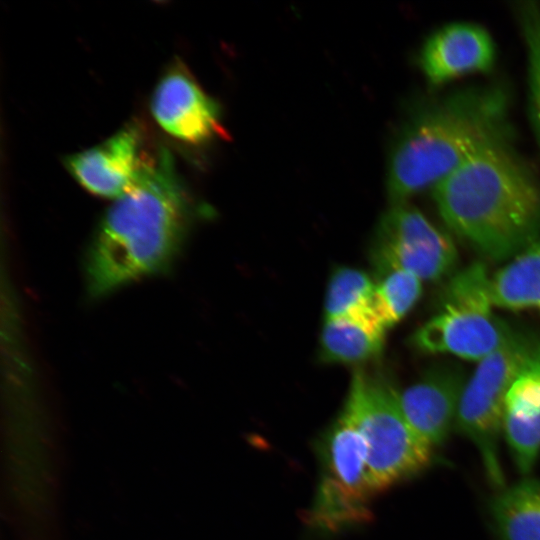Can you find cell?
I'll return each instance as SVG.
<instances>
[{
  "label": "cell",
  "instance_id": "13",
  "mask_svg": "<svg viewBox=\"0 0 540 540\" xmlns=\"http://www.w3.org/2000/svg\"><path fill=\"white\" fill-rule=\"evenodd\" d=\"M315 449L320 479L368 501L376 494L369 479L364 441L344 414L321 434Z\"/></svg>",
  "mask_w": 540,
  "mask_h": 540
},
{
  "label": "cell",
  "instance_id": "9",
  "mask_svg": "<svg viewBox=\"0 0 540 540\" xmlns=\"http://www.w3.org/2000/svg\"><path fill=\"white\" fill-rule=\"evenodd\" d=\"M467 379L459 365L438 363L426 369L416 382L399 391L406 419L433 449L442 445L455 427Z\"/></svg>",
  "mask_w": 540,
  "mask_h": 540
},
{
  "label": "cell",
  "instance_id": "10",
  "mask_svg": "<svg viewBox=\"0 0 540 540\" xmlns=\"http://www.w3.org/2000/svg\"><path fill=\"white\" fill-rule=\"evenodd\" d=\"M496 57L495 41L485 27L457 21L439 27L427 37L419 64L426 80L441 86L462 76L489 72Z\"/></svg>",
  "mask_w": 540,
  "mask_h": 540
},
{
  "label": "cell",
  "instance_id": "15",
  "mask_svg": "<svg viewBox=\"0 0 540 540\" xmlns=\"http://www.w3.org/2000/svg\"><path fill=\"white\" fill-rule=\"evenodd\" d=\"M488 514L497 540H540V480L499 489L489 500Z\"/></svg>",
  "mask_w": 540,
  "mask_h": 540
},
{
  "label": "cell",
  "instance_id": "11",
  "mask_svg": "<svg viewBox=\"0 0 540 540\" xmlns=\"http://www.w3.org/2000/svg\"><path fill=\"white\" fill-rule=\"evenodd\" d=\"M140 144L137 127L129 124L105 141L69 155L65 165L87 191L116 199L132 186L147 161Z\"/></svg>",
  "mask_w": 540,
  "mask_h": 540
},
{
  "label": "cell",
  "instance_id": "18",
  "mask_svg": "<svg viewBox=\"0 0 540 540\" xmlns=\"http://www.w3.org/2000/svg\"><path fill=\"white\" fill-rule=\"evenodd\" d=\"M370 501L320 479L305 522L319 533L332 534L371 520Z\"/></svg>",
  "mask_w": 540,
  "mask_h": 540
},
{
  "label": "cell",
  "instance_id": "7",
  "mask_svg": "<svg viewBox=\"0 0 540 540\" xmlns=\"http://www.w3.org/2000/svg\"><path fill=\"white\" fill-rule=\"evenodd\" d=\"M371 258L378 274L404 271L422 282H438L456 272L459 255L450 234L408 202L392 204L381 217Z\"/></svg>",
  "mask_w": 540,
  "mask_h": 540
},
{
  "label": "cell",
  "instance_id": "12",
  "mask_svg": "<svg viewBox=\"0 0 540 540\" xmlns=\"http://www.w3.org/2000/svg\"><path fill=\"white\" fill-rule=\"evenodd\" d=\"M502 432L518 470L526 475L540 454V333L505 400Z\"/></svg>",
  "mask_w": 540,
  "mask_h": 540
},
{
  "label": "cell",
  "instance_id": "19",
  "mask_svg": "<svg viewBox=\"0 0 540 540\" xmlns=\"http://www.w3.org/2000/svg\"><path fill=\"white\" fill-rule=\"evenodd\" d=\"M513 9L526 50L528 115L540 145V3L519 1Z\"/></svg>",
  "mask_w": 540,
  "mask_h": 540
},
{
  "label": "cell",
  "instance_id": "4",
  "mask_svg": "<svg viewBox=\"0 0 540 540\" xmlns=\"http://www.w3.org/2000/svg\"><path fill=\"white\" fill-rule=\"evenodd\" d=\"M341 413L364 441L376 493L417 476L432 464L433 448L411 427L399 391L384 376L356 371Z\"/></svg>",
  "mask_w": 540,
  "mask_h": 540
},
{
  "label": "cell",
  "instance_id": "14",
  "mask_svg": "<svg viewBox=\"0 0 540 540\" xmlns=\"http://www.w3.org/2000/svg\"><path fill=\"white\" fill-rule=\"evenodd\" d=\"M325 319L345 318L386 336L389 324L376 281L363 270L339 266L331 274L324 301Z\"/></svg>",
  "mask_w": 540,
  "mask_h": 540
},
{
  "label": "cell",
  "instance_id": "20",
  "mask_svg": "<svg viewBox=\"0 0 540 540\" xmlns=\"http://www.w3.org/2000/svg\"><path fill=\"white\" fill-rule=\"evenodd\" d=\"M377 276V291L398 323L420 299L422 281L413 274L398 270L387 271Z\"/></svg>",
  "mask_w": 540,
  "mask_h": 540
},
{
  "label": "cell",
  "instance_id": "8",
  "mask_svg": "<svg viewBox=\"0 0 540 540\" xmlns=\"http://www.w3.org/2000/svg\"><path fill=\"white\" fill-rule=\"evenodd\" d=\"M150 106L161 128L181 141L200 144L224 135L218 104L183 64L175 63L162 74Z\"/></svg>",
  "mask_w": 540,
  "mask_h": 540
},
{
  "label": "cell",
  "instance_id": "3",
  "mask_svg": "<svg viewBox=\"0 0 540 540\" xmlns=\"http://www.w3.org/2000/svg\"><path fill=\"white\" fill-rule=\"evenodd\" d=\"M510 98L497 83L451 91L420 109L405 125L389 159L392 204L432 190L483 148L510 141Z\"/></svg>",
  "mask_w": 540,
  "mask_h": 540
},
{
  "label": "cell",
  "instance_id": "6",
  "mask_svg": "<svg viewBox=\"0 0 540 540\" xmlns=\"http://www.w3.org/2000/svg\"><path fill=\"white\" fill-rule=\"evenodd\" d=\"M536 336L510 325L500 345L477 362L458 408L455 428L477 448L486 476L498 490L506 486L499 458L505 400Z\"/></svg>",
  "mask_w": 540,
  "mask_h": 540
},
{
  "label": "cell",
  "instance_id": "16",
  "mask_svg": "<svg viewBox=\"0 0 540 540\" xmlns=\"http://www.w3.org/2000/svg\"><path fill=\"white\" fill-rule=\"evenodd\" d=\"M495 308L540 314V237L490 277Z\"/></svg>",
  "mask_w": 540,
  "mask_h": 540
},
{
  "label": "cell",
  "instance_id": "2",
  "mask_svg": "<svg viewBox=\"0 0 540 540\" xmlns=\"http://www.w3.org/2000/svg\"><path fill=\"white\" fill-rule=\"evenodd\" d=\"M432 196L447 228L486 260L508 261L540 237V181L509 141L474 154Z\"/></svg>",
  "mask_w": 540,
  "mask_h": 540
},
{
  "label": "cell",
  "instance_id": "1",
  "mask_svg": "<svg viewBox=\"0 0 540 540\" xmlns=\"http://www.w3.org/2000/svg\"><path fill=\"white\" fill-rule=\"evenodd\" d=\"M191 216V201L163 149L101 218L85 263L90 294L106 295L165 268L180 249Z\"/></svg>",
  "mask_w": 540,
  "mask_h": 540
},
{
  "label": "cell",
  "instance_id": "5",
  "mask_svg": "<svg viewBox=\"0 0 540 540\" xmlns=\"http://www.w3.org/2000/svg\"><path fill=\"white\" fill-rule=\"evenodd\" d=\"M490 277L474 261L446 279L437 310L411 336L415 349L476 362L496 349L510 325L494 313Z\"/></svg>",
  "mask_w": 540,
  "mask_h": 540
},
{
  "label": "cell",
  "instance_id": "17",
  "mask_svg": "<svg viewBox=\"0 0 540 540\" xmlns=\"http://www.w3.org/2000/svg\"><path fill=\"white\" fill-rule=\"evenodd\" d=\"M384 344V335L352 320L325 319L320 334L319 359L324 363H365L378 358Z\"/></svg>",
  "mask_w": 540,
  "mask_h": 540
}]
</instances>
